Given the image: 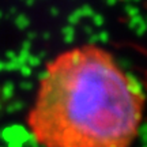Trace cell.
I'll use <instances>...</instances> for the list:
<instances>
[{
  "mask_svg": "<svg viewBox=\"0 0 147 147\" xmlns=\"http://www.w3.org/2000/svg\"><path fill=\"white\" fill-rule=\"evenodd\" d=\"M144 105L140 83L115 56L84 44L45 64L26 127L40 147H132Z\"/></svg>",
  "mask_w": 147,
  "mask_h": 147,
  "instance_id": "cell-1",
  "label": "cell"
},
{
  "mask_svg": "<svg viewBox=\"0 0 147 147\" xmlns=\"http://www.w3.org/2000/svg\"><path fill=\"white\" fill-rule=\"evenodd\" d=\"M139 52L142 55V57L144 59V67H143V80H144V86L147 87V47L138 48Z\"/></svg>",
  "mask_w": 147,
  "mask_h": 147,
  "instance_id": "cell-2",
  "label": "cell"
}]
</instances>
